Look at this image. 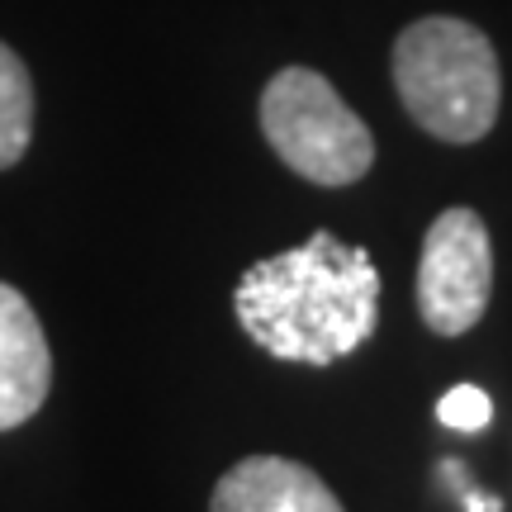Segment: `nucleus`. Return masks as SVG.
I'll use <instances>...</instances> for the list:
<instances>
[{
  "mask_svg": "<svg viewBox=\"0 0 512 512\" xmlns=\"http://www.w3.org/2000/svg\"><path fill=\"white\" fill-rule=\"evenodd\" d=\"M233 313L256 347L290 366H332L380 328V271L366 247L318 228L280 256L247 266Z\"/></svg>",
  "mask_w": 512,
  "mask_h": 512,
  "instance_id": "nucleus-1",
  "label": "nucleus"
},
{
  "mask_svg": "<svg viewBox=\"0 0 512 512\" xmlns=\"http://www.w3.org/2000/svg\"><path fill=\"white\" fill-rule=\"evenodd\" d=\"M394 91L441 143H479L503 105V72L484 29L451 15L408 24L394 43Z\"/></svg>",
  "mask_w": 512,
  "mask_h": 512,
  "instance_id": "nucleus-2",
  "label": "nucleus"
},
{
  "mask_svg": "<svg viewBox=\"0 0 512 512\" xmlns=\"http://www.w3.org/2000/svg\"><path fill=\"white\" fill-rule=\"evenodd\" d=\"M261 133L294 176L313 185H356L375 166V138L332 81L313 67H285L261 91Z\"/></svg>",
  "mask_w": 512,
  "mask_h": 512,
  "instance_id": "nucleus-3",
  "label": "nucleus"
},
{
  "mask_svg": "<svg viewBox=\"0 0 512 512\" xmlns=\"http://www.w3.org/2000/svg\"><path fill=\"white\" fill-rule=\"evenodd\" d=\"M494 294V242L475 209L432 219L418 256V313L437 337H465Z\"/></svg>",
  "mask_w": 512,
  "mask_h": 512,
  "instance_id": "nucleus-4",
  "label": "nucleus"
},
{
  "mask_svg": "<svg viewBox=\"0 0 512 512\" xmlns=\"http://www.w3.org/2000/svg\"><path fill=\"white\" fill-rule=\"evenodd\" d=\"M53 389V351L43 337L34 304L0 280V432H15Z\"/></svg>",
  "mask_w": 512,
  "mask_h": 512,
  "instance_id": "nucleus-5",
  "label": "nucleus"
},
{
  "mask_svg": "<svg viewBox=\"0 0 512 512\" xmlns=\"http://www.w3.org/2000/svg\"><path fill=\"white\" fill-rule=\"evenodd\" d=\"M209 512H347L309 465L285 456H247L214 484Z\"/></svg>",
  "mask_w": 512,
  "mask_h": 512,
  "instance_id": "nucleus-6",
  "label": "nucleus"
},
{
  "mask_svg": "<svg viewBox=\"0 0 512 512\" xmlns=\"http://www.w3.org/2000/svg\"><path fill=\"white\" fill-rule=\"evenodd\" d=\"M34 143V81L24 57L0 43V171L24 162Z\"/></svg>",
  "mask_w": 512,
  "mask_h": 512,
  "instance_id": "nucleus-7",
  "label": "nucleus"
},
{
  "mask_svg": "<svg viewBox=\"0 0 512 512\" xmlns=\"http://www.w3.org/2000/svg\"><path fill=\"white\" fill-rule=\"evenodd\" d=\"M437 418L451 432H484L494 418V399L479 389V384H456L437 399Z\"/></svg>",
  "mask_w": 512,
  "mask_h": 512,
  "instance_id": "nucleus-8",
  "label": "nucleus"
},
{
  "mask_svg": "<svg viewBox=\"0 0 512 512\" xmlns=\"http://www.w3.org/2000/svg\"><path fill=\"white\" fill-rule=\"evenodd\" d=\"M460 503H465V512H503V503H498L494 494H484V489H475V484H470V489L460 494Z\"/></svg>",
  "mask_w": 512,
  "mask_h": 512,
  "instance_id": "nucleus-9",
  "label": "nucleus"
}]
</instances>
